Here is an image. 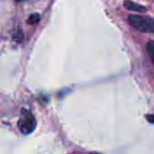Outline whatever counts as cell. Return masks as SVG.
<instances>
[{"mask_svg":"<svg viewBox=\"0 0 154 154\" xmlns=\"http://www.w3.org/2000/svg\"><path fill=\"white\" fill-rule=\"evenodd\" d=\"M128 22L134 28L140 32L154 34V18L152 17L141 14H131L128 16Z\"/></svg>","mask_w":154,"mask_h":154,"instance_id":"1","label":"cell"},{"mask_svg":"<svg viewBox=\"0 0 154 154\" xmlns=\"http://www.w3.org/2000/svg\"><path fill=\"white\" fill-rule=\"evenodd\" d=\"M17 127L24 135L32 134L36 128V120L34 116L32 114L30 110L23 108L21 110L20 117L17 122Z\"/></svg>","mask_w":154,"mask_h":154,"instance_id":"2","label":"cell"},{"mask_svg":"<svg viewBox=\"0 0 154 154\" xmlns=\"http://www.w3.org/2000/svg\"><path fill=\"white\" fill-rule=\"evenodd\" d=\"M124 6L130 11H134V12H139V13H144L147 11V8L142 5L136 4L133 1L130 0H125L124 2Z\"/></svg>","mask_w":154,"mask_h":154,"instance_id":"3","label":"cell"},{"mask_svg":"<svg viewBox=\"0 0 154 154\" xmlns=\"http://www.w3.org/2000/svg\"><path fill=\"white\" fill-rule=\"evenodd\" d=\"M146 50H147V53H148L152 62L153 63L154 65V41H150L147 43Z\"/></svg>","mask_w":154,"mask_h":154,"instance_id":"4","label":"cell"},{"mask_svg":"<svg viewBox=\"0 0 154 154\" xmlns=\"http://www.w3.org/2000/svg\"><path fill=\"white\" fill-rule=\"evenodd\" d=\"M40 19H41V17H40L39 14H31L29 16V18L27 20V23L29 24H35V23L40 22Z\"/></svg>","mask_w":154,"mask_h":154,"instance_id":"5","label":"cell"},{"mask_svg":"<svg viewBox=\"0 0 154 154\" xmlns=\"http://www.w3.org/2000/svg\"><path fill=\"white\" fill-rule=\"evenodd\" d=\"M23 31L22 30L17 31L14 33V40L16 42H21L23 41Z\"/></svg>","mask_w":154,"mask_h":154,"instance_id":"6","label":"cell"},{"mask_svg":"<svg viewBox=\"0 0 154 154\" xmlns=\"http://www.w3.org/2000/svg\"><path fill=\"white\" fill-rule=\"evenodd\" d=\"M146 118L150 123L154 124V115H148V116H146Z\"/></svg>","mask_w":154,"mask_h":154,"instance_id":"7","label":"cell"},{"mask_svg":"<svg viewBox=\"0 0 154 154\" xmlns=\"http://www.w3.org/2000/svg\"><path fill=\"white\" fill-rule=\"evenodd\" d=\"M14 1H15V2H18V3H19V2H23V1H25V0H14Z\"/></svg>","mask_w":154,"mask_h":154,"instance_id":"8","label":"cell"}]
</instances>
